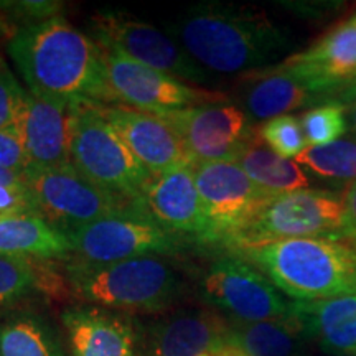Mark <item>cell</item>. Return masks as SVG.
<instances>
[{
	"mask_svg": "<svg viewBox=\"0 0 356 356\" xmlns=\"http://www.w3.org/2000/svg\"><path fill=\"white\" fill-rule=\"evenodd\" d=\"M7 51L30 92L73 104H115L104 50L65 17L19 26Z\"/></svg>",
	"mask_w": 356,
	"mask_h": 356,
	"instance_id": "cell-1",
	"label": "cell"
},
{
	"mask_svg": "<svg viewBox=\"0 0 356 356\" xmlns=\"http://www.w3.org/2000/svg\"><path fill=\"white\" fill-rule=\"evenodd\" d=\"M168 35L210 74H252L273 68L293 48L292 33L262 10L220 2L190 7Z\"/></svg>",
	"mask_w": 356,
	"mask_h": 356,
	"instance_id": "cell-2",
	"label": "cell"
},
{
	"mask_svg": "<svg viewBox=\"0 0 356 356\" xmlns=\"http://www.w3.org/2000/svg\"><path fill=\"white\" fill-rule=\"evenodd\" d=\"M238 252L296 302L356 293V249L335 239H284Z\"/></svg>",
	"mask_w": 356,
	"mask_h": 356,
	"instance_id": "cell-3",
	"label": "cell"
},
{
	"mask_svg": "<svg viewBox=\"0 0 356 356\" xmlns=\"http://www.w3.org/2000/svg\"><path fill=\"white\" fill-rule=\"evenodd\" d=\"M71 292L101 309L162 312L184 293V279L172 262L144 256L108 264L70 259L65 266Z\"/></svg>",
	"mask_w": 356,
	"mask_h": 356,
	"instance_id": "cell-4",
	"label": "cell"
},
{
	"mask_svg": "<svg viewBox=\"0 0 356 356\" xmlns=\"http://www.w3.org/2000/svg\"><path fill=\"white\" fill-rule=\"evenodd\" d=\"M71 165L99 188L139 207L154 175L142 165L97 106L79 104L71 131Z\"/></svg>",
	"mask_w": 356,
	"mask_h": 356,
	"instance_id": "cell-5",
	"label": "cell"
},
{
	"mask_svg": "<svg viewBox=\"0 0 356 356\" xmlns=\"http://www.w3.org/2000/svg\"><path fill=\"white\" fill-rule=\"evenodd\" d=\"M343 200L328 191L297 190L270 198L228 244L239 249L299 238H341Z\"/></svg>",
	"mask_w": 356,
	"mask_h": 356,
	"instance_id": "cell-6",
	"label": "cell"
},
{
	"mask_svg": "<svg viewBox=\"0 0 356 356\" xmlns=\"http://www.w3.org/2000/svg\"><path fill=\"white\" fill-rule=\"evenodd\" d=\"M65 233L74 259L92 264L177 254L188 243V239L163 229L140 208L74 226Z\"/></svg>",
	"mask_w": 356,
	"mask_h": 356,
	"instance_id": "cell-7",
	"label": "cell"
},
{
	"mask_svg": "<svg viewBox=\"0 0 356 356\" xmlns=\"http://www.w3.org/2000/svg\"><path fill=\"white\" fill-rule=\"evenodd\" d=\"M25 181L40 215L63 231L106 216L139 210L136 203L89 181L73 165L30 168Z\"/></svg>",
	"mask_w": 356,
	"mask_h": 356,
	"instance_id": "cell-8",
	"label": "cell"
},
{
	"mask_svg": "<svg viewBox=\"0 0 356 356\" xmlns=\"http://www.w3.org/2000/svg\"><path fill=\"white\" fill-rule=\"evenodd\" d=\"M204 302L239 323L284 320L292 314V302L251 262L239 256L213 261L200 280Z\"/></svg>",
	"mask_w": 356,
	"mask_h": 356,
	"instance_id": "cell-9",
	"label": "cell"
},
{
	"mask_svg": "<svg viewBox=\"0 0 356 356\" xmlns=\"http://www.w3.org/2000/svg\"><path fill=\"white\" fill-rule=\"evenodd\" d=\"M91 30L102 48L122 53L137 63L162 71L188 84H208L211 81V74L203 70L170 35L127 13L99 10L91 19Z\"/></svg>",
	"mask_w": 356,
	"mask_h": 356,
	"instance_id": "cell-10",
	"label": "cell"
},
{
	"mask_svg": "<svg viewBox=\"0 0 356 356\" xmlns=\"http://www.w3.org/2000/svg\"><path fill=\"white\" fill-rule=\"evenodd\" d=\"M162 119L185 147L191 165L210 162H238L257 134L248 114L225 102L154 114Z\"/></svg>",
	"mask_w": 356,
	"mask_h": 356,
	"instance_id": "cell-11",
	"label": "cell"
},
{
	"mask_svg": "<svg viewBox=\"0 0 356 356\" xmlns=\"http://www.w3.org/2000/svg\"><path fill=\"white\" fill-rule=\"evenodd\" d=\"M102 50L115 104L159 114L226 101V96L221 92L193 88L170 74L137 63L122 53L109 48Z\"/></svg>",
	"mask_w": 356,
	"mask_h": 356,
	"instance_id": "cell-12",
	"label": "cell"
},
{
	"mask_svg": "<svg viewBox=\"0 0 356 356\" xmlns=\"http://www.w3.org/2000/svg\"><path fill=\"white\" fill-rule=\"evenodd\" d=\"M191 167L210 225L211 243L228 244L274 198L234 162L195 163Z\"/></svg>",
	"mask_w": 356,
	"mask_h": 356,
	"instance_id": "cell-13",
	"label": "cell"
},
{
	"mask_svg": "<svg viewBox=\"0 0 356 356\" xmlns=\"http://www.w3.org/2000/svg\"><path fill=\"white\" fill-rule=\"evenodd\" d=\"M139 208L163 229L188 241L211 244L210 225L191 165L155 175L142 195Z\"/></svg>",
	"mask_w": 356,
	"mask_h": 356,
	"instance_id": "cell-14",
	"label": "cell"
},
{
	"mask_svg": "<svg viewBox=\"0 0 356 356\" xmlns=\"http://www.w3.org/2000/svg\"><path fill=\"white\" fill-rule=\"evenodd\" d=\"M229 328L211 310L172 312L142 327L137 356H207L225 340Z\"/></svg>",
	"mask_w": 356,
	"mask_h": 356,
	"instance_id": "cell-15",
	"label": "cell"
},
{
	"mask_svg": "<svg viewBox=\"0 0 356 356\" xmlns=\"http://www.w3.org/2000/svg\"><path fill=\"white\" fill-rule=\"evenodd\" d=\"M97 109L154 177L191 165L181 140L157 115L124 104H101Z\"/></svg>",
	"mask_w": 356,
	"mask_h": 356,
	"instance_id": "cell-16",
	"label": "cell"
},
{
	"mask_svg": "<svg viewBox=\"0 0 356 356\" xmlns=\"http://www.w3.org/2000/svg\"><path fill=\"white\" fill-rule=\"evenodd\" d=\"M78 106L35 95L26 89L25 106L17 129L22 134L32 168L71 165V131Z\"/></svg>",
	"mask_w": 356,
	"mask_h": 356,
	"instance_id": "cell-17",
	"label": "cell"
},
{
	"mask_svg": "<svg viewBox=\"0 0 356 356\" xmlns=\"http://www.w3.org/2000/svg\"><path fill=\"white\" fill-rule=\"evenodd\" d=\"M282 63L305 78L327 101L337 97L340 88L356 76V17Z\"/></svg>",
	"mask_w": 356,
	"mask_h": 356,
	"instance_id": "cell-18",
	"label": "cell"
},
{
	"mask_svg": "<svg viewBox=\"0 0 356 356\" xmlns=\"http://www.w3.org/2000/svg\"><path fill=\"white\" fill-rule=\"evenodd\" d=\"M74 356H137V332L124 315L101 307H70L61 314Z\"/></svg>",
	"mask_w": 356,
	"mask_h": 356,
	"instance_id": "cell-19",
	"label": "cell"
},
{
	"mask_svg": "<svg viewBox=\"0 0 356 356\" xmlns=\"http://www.w3.org/2000/svg\"><path fill=\"white\" fill-rule=\"evenodd\" d=\"M243 102L252 121H269L312 104H325V96L296 71L279 63L248 74Z\"/></svg>",
	"mask_w": 356,
	"mask_h": 356,
	"instance_id": "cell-20",
	"label": "cell"
},
{
	"mask_svg": "<svg viewBox=\"0 0 356 356\" xmlns=\"http://www.w3.org/2000/svg\"><path fill=\"white\" fill-rule=\"evenodd\" d=\"M0 254L48 261L71 254L66 233L40 213L0 216Z\"/></svg>",
	"mask_w": 356,
	"mask_h": 356,
	"instance_id": "cell-21",
	"label": "cell"
},
{
	"mask_svg": "<svg viewBox=\"0 0 356 356\" xmlns=\"http://www.w3.org/2000/svg\"><path fill=\"white\" fill-rule=\"evenodd\" d=\"M0 356H66L56 328L35 312L0 320Z\"/></svg>",
	"mask_w": 356,
	"mask_h": 356,
	"instance_id": "cell-22",
	"label": "cell"
},
{
	"mask_svg": "<svg viewBox=\"0 0 356 356\" xmlns=\"http://www.w3.org/2000/svg\"><path fill=\"white\" fill-rule=\"evenodd\" d=\"M236 163L259 188L273 197L305 190L309 186V178L299 163L293 159L280 157L264 145L259 137L249 144Z\"/></svg>",
	"mask_w": 356,
	"mask_h": 356,
	"instance_id": "cell-23",
	"label": "cell"
},
{
	"mask_svg": "<svg viewBox=\"0 0 356 356\" xmlns=\"http://www.w3.org/2000/svg\"><path fill=\"white\" fill-rule=\"evenodd\" d=\"M229 335L248 356H297L302 333L293 320H267L257 323H239Z\"/></svg>",
	"mask_w": 356,
	"mask_h": 356,
	"instance_id": "cell-24",
	"label": "cell"
},
{
	"mask_svg": "<svg viewBox=\"0 0 356 356\" xmlns=\"http://www.w3.org/2000/svg\"><path fill=\"white\" fill-rule=\"evenodd\" d=\"M356 317V293L317 302H292L291 318L304 338H317Z\"/></svg>",
	"mask_w": 356,
	"mask_h": 356,
	"instance_id": "cell-25",
	"label": "cell"
},
{
	"mask_svg": "<svg viewBox=\"0 0 356 356\" xmlns=\"http://www.w3.org/2000/svg\"><path fill=\"white\" fill-rule=\"evenodd\" d=\"M302 168L323 180L356 181V140L307 147L296 159Z\"/></svg>",
	"mask_w": 356,
	"mask_h": 356,
	"instance_id": "cell-26",
	"label": "cell"
},
{
	"mask_svg": "<svg viewBox=\"0 0 356 356\" xmlns=\"http://www.w3.org/2000/svg\"><path fill=\"white\" fill-rule=\"evenodd\" d=\"M40 289V261L0 254V310L10 309Z\"/></svg>",
	"mask_w": 356,
	"mask_h": 356,
	"instance_id": "cell-27",
	"label": "cell"
},
{
	"mask_svg": "<svg viewBox=\"0 0 356 356\" xmlns=\"http://www.w3.org/2000/svg\"><path fill=\"white\" fill-rule=\"evenodd\" d=\"M305 140L310 147L337 142L348 129L345 106L340 102H325L305 111L300 118Z\"/></svg>",
	"mask_w": 356,
	"mask_h": 356,
	"instance_id": "cell-28",
	"label": "cell"
},
{
	"mask_svg": "<svg viewBox=\"0 0 356 356\" xmlns=\"http://www.w3.org/2000/svg\"><path fill=\"white\" fill-rule=\"evenodd\" d=\"M257 137L280 157L296 160L309 147L302 131L300 119L279 115L264 121L256 131Z\"/></svg>",
	"mask_w": 356,
	"mask_h": 356,
	"instance_id": "cell-29",
	"label": "cell"
},
{
	"mask_svg": "<svg viewBox=\"0 0 356 356\" xmlns=\"http://www.w3.org/2000/svg\"><path fill=\"white\" fill-rule=\"evenodd\" d=\"M25 97L26 89L20 86L6 61L0 58V129L19 126Z\"/></svg>",
	"mask_w": 356,
	"mask_h": 356,
	"instance_id": "cell-30",
	"label": "cell"
},
{
	"mask_svg": "<svg viewBox=\"0 0 356 356\" xmlns=\"http://www.w3.org/2000/svg\"><path fill=\"white\" fill-rule=\"evenodd\" d=\"M63 3L56 0H15L0 2V12L8 20L20 22V26L38 24V22L61 15Z\"/></svg>",
	"mask_w": 356,
	"mask_h": 356,
	"instance_id": "cell-31",
	"label": "cell"
},
{
	"mask_svg": "<svg viewBox=\"0 0 356 356\" xmlns=\"http://www.w3.org/2000/svg\"><path fill=\"white\" fill-rule=\"evenodd\" d=\"M0 167L24 177L32 168L24 139L17 127L0 129Z\"/></svg>",
	"mask_w": 356,
	"mask_h": 356,
	"instance_id": "cell-32",
	"label": "cell"
},
{
	"mask_svg": "<svg viewBox=\"0 0 356 356\" xmlns=\"http://www.w3.org/2000/svg\"><path fill=\"white\" fill-rule=\"evenodd\" d=\"M317 341L328 355L356 356V317L322 333Z\"/></svg>",
	"mask_w": 356,
	"mask_h": 356,
	"instance_id": "cell-33",
	"label": "cell"
},
{
	"mask_svg": "<svg viewBox=\"0 0 356 356\" xmlns=\"http://www.w3.org/2000/svg\"><path fill=\"white\" fill-rule=\"evenodd\" d=\"M38 213L37 204L26 184L0 185V216Z\"/></svg>",
	"mask_w": 356,
	"mask_h": 356,
	"instance_id": "cell-34",
	"label": "cell"
},
{
	"mask_svg": "<svg viewBox=\"0 0 356 356\" xmlns=\"http://www.w3.org/2000/svg\"><path fill=\"white\" fill-rule=\"evenodd\" d=\"M345 204V222H343V238L356 241V181H353L346 190L343 197Z\"/></svg>",
	"mask_w": 356,
	"mask_h": 356,
	"instance_id": "cell-35",
	"label": "cell"
},
{
	"mask_svg": "<svg viewBox=\"0 0 356 356\" xmlns=\"http://www.w3.org/2000/svg\"><path fill=\"white\" fill-rule=\"evenodd\" d=\"M211 355L213 356H248L246 351H244L241 346L236 343L233 338H231L229 332H228V335H226L225 340H222L221 343L211 351Z\"/></svg>",
	"mask_w": 356,
	"mask_h": 356,
	"instance_id": "cell-36",
	"label": "cell"
},
{
	"mask_svg": "<svg viewBox=\"0 0 356 356\" xmlns=\"http://www.w3.org/2000/svg\"><path fill=\"white\" fill-rule=\"evenodd\" d=\"M337 102H340V104H350L353 106L356 104V76L353 79H350L348 83H345L343 86L340 88V91L337 92V97H335Z\"/></svg>",
	"mask_w": 356,
	"mask_h": 356,
	"instance_id": "cell-37",
	"label": "cell"
},
{
	"mask_svg": "<svg viewBox=\"0 0 356 356\" xmlns=\"http://www.w3.org/2000/svg\"><path fill=\"white\" fill-rule=\"evenodd\" d=\"M26 184L25 177L19 175V173H13L10 170L0 167V185H24Z\"/></svg>",
	"mask_w": 356,
	"mask_h": 356,
	"instance_id": "cell-38",
	"label": "cell"
},
{
	"mask_svg": "<svg viewBox=\"0 0 356 356\" xmlns=\"http://www.w3.org/2000/svg\"><path fill=\"white\" fill-rule=\"evenodd\" d=\"M7 32H10V22L2 12H0V37L2 35H7Z\"/></svg>",
	"mask_w": 356,
	"mask_h": 356,
	"instance_id": "cell-39",
	"label": "cell"
},
{
	"mask_svg": "<svg viewBox=\"0 0 356 356\" xmlns=\"http://www.w3.org/2000/svg\"><path fill=\"white\" fill-rule=\"evenodd\" d=\"M346 119H348V126H351L353 132H356V104L350 106L348 114H346Z\"/></svg>",
	"mask_w": 356,
	"mask_h": 356,
	"instance_id": "cell-40",
	"label": "cell"
},
{
	"mask_svg": "<svg viewBox=\"0 0 356 356\" xmlns=\"http://www.w3.org/2000/svg\"><path fill=\"white\" fill-rule=\"evenodd\" d=\"M328 356H340V355H328Z\"/></svg>",
	"mask_w": 356,
	"mask_h": 356,
	"instance_id": "cell-41",
	"label": "cell"
},
{
	"mask_svg": "<svg viewBox=\"0 0 356 356\" xmlns=\"http://www.w3.org/2000/svg\"><path fill=\"white\" fill-rule=\"evenodd\" d=\"M207 356H213V355H211V353H210V355H207Z\"/></svg>",
	"mask_w": 356,
	"mask_h": 356,
	"instance_id": "cell-42",
	"label": "cell"
}]
</instances>
